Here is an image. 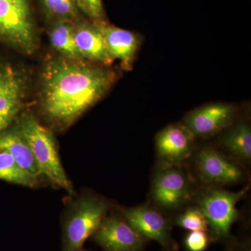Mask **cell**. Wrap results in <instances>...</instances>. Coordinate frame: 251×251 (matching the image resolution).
<instances>
[{"mask_svg":"<svg viewBox=\"0 0 251 251\" xmlns=\"http://www.w3.org/2000/svg\"><path fill=\"white\" fill-rule=\"evenodd\" d=\"M59 56L50 59L41 75V105L48 120L67 128L100 100L116 79L113 71Z\"/></svg>","mask_w":251,"mask_h":251,"instance_id":"6da1fadb","label":"cell"},{"mask_svg":"<svg viewBox=\"0 0 251 251\" xmlns=\"http://www.w3.org/2000/svg\"><path fill=\"white\" fill-rule=\"evenodd\" d=\"M16 127L30 148L41 175L74 195V187L61 163L53 134L29 112L21 115Z\"/></svg>","mask_w":251,"mask_h":251,"instance_id":"7a4b0ae2","label":"cell"},{"mask_svg":"<svg viewBox=\"0 0 251 251\" xmlns=\"http://www.w3.org/2000/svg\"><path fill=\"white\" fill-rule=\"evenodd\" d=\"M110 203L92 194L77 198L69 205L62 223V251H86L84 244L107 216Z\"/></svg>","mask_w":251,"mask_h":251,"instance_id":"3957f363","label":"cell"},{"mask_svg":"<svg viewBox=\"0 0 251 251\" xmlns=\"http://www.w3.org/2000/svg\"><path fill=\"white\" fill-rule=\"evenodd\" d=\"M249 190L247 186L234 193L219 187L204 186L197 191L194 196L196 208L205 217L212 239L234 242L231 228L239 215L237 204Z\"/></svg>","mask_w":251,"mask_h":251,"instance_id":"277c9868","label":"cell"},{"mask_svg":"<svg viewBox=\"0 0 251 251\" xmlns=\"http://www.w3.org/2000/svg\"><path fill=\"white\" fill-rule=\"evenodd\" d=\"M196 180L184 165H160L153 177L151 196L158 209L175 211L197 192Z\"/></svg>","mask_w":251,"mask_h":251,"instance_id":"5b68a950","label":"cell"},{"mask_svg":"<svg viewBox=\"0 0 251 251\" xmlns=\"http://www.w3.org/2000/svg\"><path fill=\"white\" fill-rule=\"evenodd\" d=\"M0 40L25 54L36 50L38 37L30 0H0Z\"/></svg>","mask_w":251,"mask_h":251,"instance_id":"8992f818","label":"cell"},{"mask_svg":"<svg viewBox=\"0 0 251 251\" xmlns=\"http://www.w3.org/2000/svg\"><path fill=\"white\" fill-rule=\"evenodd\" d=\"M193 166L204 186L237 184L247 177L242 164L211 147H204L195 155Z\"/></svg>","mask_w":251,"mask_h":251,"instance_id":"52a82bcc","label":"cell"},{"mask_svg":"<svg viewBox=\"0 0 251 251\" xmlns=\"http://www.w3.org/2000/svg\"><path fill=\"white\" fill-rule=\"evenodd\" d=\"M121 213L130 227L147 241H155L166 251L178 250L172 237L171 224L161 213L146 205L124 209Z\"/></svg>","mask_w":251,"mask_h":251,"instance_id":"ba28073f","label":"cell"},{"mask_svg":"<svg viewBox=\"0 0 251 251\" xmlns=\"http://www.w3.org/2000/svg\"><path fill=\"white\" fill-rule=\"evenodd\" d=\"M26 90L24 74L9 63L0 62V133L17 117Z\"/></svg>","mask_w":251,"mask_h":251,"instance_id":"9c48e42d","label":"cell"},{"mask_svg":"<svg viewBox=\"0 0 251 251\" xmlns=\"http://www.w3.org/2000/svg\"><path fill=\"white\" fill-rule=\"evenodd\" d=\"M92 237L104 251H143L147 242L122 216H105Z\"/></svg>","mask_w":251,"mask_h":251,"instance_id":"30bf717a","label":"cell"},{"mask_svg":"<svg viewBox=\"0 0 251 251\" xmlns=\"http://www.w3.org/2000/svg\"><path fill=\"white\" fill-rule=\"evenodd\" d=\"M236 116L237 109L232 104H209L188 113L183 125L195 136L209 138L230 126Z\"/></svg>","mask_w":251,"mask_h":251,"instance_id":"8fae6325","label":"cell"},{"mask_svg":"<svg viewBox=\"0 0 251 251\" xmlns=\"http://www.w3.org/2000/svg\"><path fill=\"white\" fill-rule=\"evenodd\" d=\"M195 138L183 124H173L163 128L156 138L160 165H182L194 152Z\"/></svg>","mask_w":251,"mask_h":251,"instance_id":"7c38bea8","label":"cell"},{"mask_svg":"<svg viewBox=\"0 0 251 251\" xmlns=\"http://www.w3.org/2000/svg\"><path fill=\"white\" fill-rule=\"evenodd\" d=\"M92 23L103 36L113 60L118 59L125 70H131L140 44L138 36L132 31L111 25L105 21Z\"/></svg>","mask_w":251,"mask_h":251,"instance_id":"4fadbf2b","label":"cell"},{"mask_svg":"<svg viewBox=\"0 0 251 251\" xmlns=\"http://www.w3.org/2000/svg\"><path fill=\"white\" fill-rule=\"evenodd\" d=\"M74 34L77 49L82 59L105 66L113 62L103 36L94 23L76 21L74 23Z\"/></svg>","mask_w":251,"mask_h":251,"instance_id":"5bb4252c","label":"cell"},{"mask_svg":"<svg viewBox=\"0 0 251 251\" xmlns=\"http://www.w3.org/2000/svg\"><path fill=\"white\" fill-rule=\"evenodd\" d=\"M221 138V145L241 164H250L251 161V129L244 120L232 124L226 128Z\"/></svg>","mask_w":251,"mask_h":251,"instance_id":"9a60e30c","label":"cell"},{"mask_svg":"<svg viewBox=\"0 0 251 251\" xmlns=\"http://www.w3.org/2000/svg\"><path fill=\"white\" fill-rule=\"evenodd\" d=\"M0 149L8 151L25 171L38 178L42 175L27 141L16 127L0 133Z\"/></svg>","mask_w":251,"mask_h":251,"instance_id":"2e32d148","label":"cell"},{"mask_svg":"<svg viewBox=\"0 0 251 251\" xmlns=\"http://www.w3.org/2000/svg\"><path fill=\"white\" fill-rule=\"evenodd\" d=\"M74 23L60 21L52 23L49 31L51 45L62 57L72 59H83L79 53L74 39Z\"/></svg>","mask_w":251,"mask_h":251,"instance_id":"e0dca14e","label":"cell"},{"mask_svg":"<svg viewBox=\"0 0 251 251\" xmlns=\"http://www.w3.org/2000/svg\"><path fill=\"white\" fill-rule=\"evenodd\" d=\"M0 179L26 187L34 188L39 184V178L23 170L14 157L0 149Z\"/></svg>","mask_w":251,"mask_h":251,"instance_id":"ac0fdd59","label":"cell"},{"mask_svg":"<svg viewBox=\"0 0 251 251\" xmlns=\"http://www.w3.org/2000/svg\"><path fill=\"white\" fill-rule=\"evenodd\" d=\"M41 9L51 23L79 21L81 14L75 0H39Z\"/></svg>","mask_w":251,"mask_h":251,"instance_id":"d6986e66","label":"cell"},{"mask_svg":"<svg viewBox=\"0 0 251 251\" xmlns=\"http://www.w3.org/2000/svg\"><path fill=\"white\" fill-rule=\"evenodd\" d=\"M175 224L190 231H209L205 217L198 208L187 209L176 218Z\"/></svg>","mask_w":251,"mask_h":251,"instance_id":"ffe728a7","label":"cell"},{"mask_svg":"<svg viewBox=\"0 0 251 251\" xmlns=\"http://www.w3.org/2000/svg\"><path fill=\"white\" fill-rule=\"evenodd\" d=\"M81 14L90 18L92 23L105 21L103 0H75Z\"/></svg>","mask_w":251,"mask_h":251,"instance_id":"44dd1931","label":"cell"},{"mask_svg":"<svg viewBox=\"0 0 251 251\" xmlns=\"http://www.w3.org/2000/svg\"><path fill=\"white\" fill-rule=\"evenodd\" d=\"M211 238L206 231H191L185 238V246L188 251H204Z\"/></svg>","mask_w":251,"mask_h":251,"instance_id":"7402d4cb","label":"cell"}]
</instances>
